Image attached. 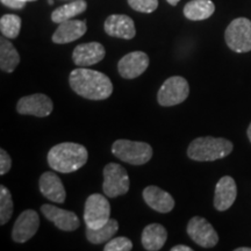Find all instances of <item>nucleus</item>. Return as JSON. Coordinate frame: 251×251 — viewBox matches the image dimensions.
<instances>
[{"mask_svg":"<svg viewBox=\"0 0 251 251\" xmlns=\"http://www.w3.org/2000/svg\"><path fill=\"white\" fill-rule=\"evenodd\" d=\"M0 1H1L2 5L13 9H21L25 7V5H26V2L21 1V0H0Z\"/></svg>","mask_w":251,"mask_h":251,"instance_id":"30","label":"nucleus"},{"mask_svg":"<svg viewBox=\"0 0 251 251\" xmlns=\"http://www.w3.org/2000/svg\"><path fill=\"white\" fill-rule=\"evenodd\" d=\"M112 152L115 157L131 165H142L152 157L151 146L146 142L118 140L113 143Z\"/></svg>","mask_w":251,"mask_h":251,"instance_id":"4","label":"nucleus"},{"mask_svg":"<svg viewBox=\"0 0 251 251\" xmlns=\"http://www.w3.org/2000/svg\"><path fill=\"white\" fill-rule=\"evenodd\" d=\"M142 196L147 205L158 213H169L175 207V199L171 194L153 185L144 188Z\"/></svg>","mask_w":251,"mask_h":251,"instance_id":"19","label":"nucleus"},{"mask_svg":"<svg viewBox=\"0 0 251 251\" xmlns=\"http://www.w3.org/2000/svg\"><path fill=\"white\" fill-rule=\"evenodd\" d=\"M105 31L109 36L118 39L131 40L136 35L133 19L124 14H112L106 19L103 25Z\"/></svg>","mask_w":251,"mask_h":251,"instance_id":"15","label":"nucleus"},{"mask_svg":"<svg viewBox=\"0 0 251 251\" xmlns=\"http://www.w3.org/2000/svg\"><path fill=\"white\" fill-rule=\"evenodd\" d=\"M119 230V224L117 220L109 219V221L102 227L92 229L86 228V237L89 242L93 244H101L105 242H108L112 240V237L117 234Z\"/></svg>","mask_w":251,"mask_h":251,"instance_id":"24","label":"nucleus"},{"mask_svg":"<svg viewBox=\"0 0 251 251\" xmlns=\"http://www.w3.org/2000/svg\"><path fill=\"white\" fill-rule=\"evenodd\" d=\"M48 2L50 5H52V4H54V0H48Z\"/></svg>","mask_w":251,"mask_h":251,"instance_id":"36","label":"nucleus"},{"mask_svg":"<svg viewBox=\"0 0 251 251\" xmlns=\"http://www.w3.org/2000/svg\"><path fill=\"white\" fill-rule=\"evenodd\" d=\"M89 152L79 143L64 142L56 144L49 150L48 164L52 170L61 174H71L85 165Z\"/></svg>","mask_w":251,"mask_h":251,"instance_id":"2","label":"nucleus"},{"mask_svg":"<svg viewBox=\"0 0 251 251\" xmlns=\"http://www.w3.org/2000/svg\"><path fill=\"white\" fill-rule=\"evenodd\" d=\"M41 211L49 221H51L61 230L74 231L79 227V219L74 212L61 209L49 203L42 205Z\"/></svg>","mask_w":251,"mask_h":251,"instance_id":"14","label":"nucleus"},{"mask_svg":"<svg viewBox=\"0 0 251 251\" xmlns=\"http://www.w3.org/2000/svg\"><path fill=\"white\" fill-rule=\"evenodd\" d=\"M128 4L136 12L152 13L158 7V0H128Z\"/></svg>","mask_w":251,"mask_h":251,"instance_id":"28","label":"nucleus"},{"mask_svg":"<svg viewBox=\"0 0 251 251\" xmlns=\"http://www.w3.org/2000/svg\"><path fill=\"white\" fill-rule=\"evenodd\" d=\"M187 234L194 243L202 248H213L219 242V235L215 229L201 216H194L190 220Z\"/></svg>","mask_w":251,"mask_h":251,"instance_id":"9","label":"nucleus"},{"mask_svg":"<svg viewBox=\"0 0 251 251\" xmlns=\"http://www.w3.org/2000/svg\"><path fill=\"white\" fill-rule=\"evenodd\" d=\"M69 84L78 96L89 100H105L113 92L112 81L105 74L87 68L72 70Z\"/></svg>","mask_w":251,"mask_h":251,"instance_id":"1","label":"nucleus"},{"mask_svg":"<svg viewBox=\"0 0 251 251\" xmlns=\"http://www.w3.org/2000/svg\"><path fill=\"white\" fill-rule=\"evenodd\" d=\"M171 251H192V248L187 246H176L171 248Z\"/></svg>","mask_w":251,"mask_h":251,"instance_id":"31","label":"nucleus"},{"mask_svg":"<svg viewBox=\"0 0 251 251\" xmlns=\"http://www.w3.org/2000/svg\"><path fill=\"white\" fill-rule=\"evenodd\" d=\"M12 159L4 149L0 150V175L4 176L11 170Z\"/></svg>","mask_w":251,"mask_h":251,"instance_id":"29","label":"nucleus"},{"mask_svg":"<svg viewBox=\"0 0 251 251\" xmlns=\"http://www.w3.org/2000/svg\"><path fill=\"white\" fill-rule=\"evenodd\" d=\"M111 205L105 197L99 193L91 194L85 202L84 220L89 228L97 229L105 226L109 221Z\"/></svg>","mask_w":251,"mask_h":251,"instance_id":"8","label":"nucleus"},{"mask_svg":"<svg viewBox=\"0 0 251 251\" xmlns=\"http://www.w3.org/2000/svg\"><path fill=\"white\" fill-rule=\"evenodd\" d=\"M233 151V143L221 137H198L187 148V156L197 162H213L227 157Z\"/></svg>","mask_w":251,"mask_h":251,"instance_id":"3","label":"nucleus"},{"mask_svg":"<svg viewBox=\"0 0 251 251\" xmlns=\"http://www.w3.org/2000/svg\"><path fill=\"white\" fill-rule=\"evenodd\" d=\"M235 251H251V248H237Z\"/></svg>","mask_w":251,"mask_h":251,"instance_id":"33","label":"nucleus"},{"mask_svg":"<svg viewBox=\"0 0 251 251\" xmlns=\"http://www.w3.org/2000/svg\"><path fill=\"white\" fill-rule=\"evenodd\" d=\"M102 191L108 198L124 196L129 191V177L124 166L108 163L103 169Z\"/></svg>","mask_w":251,"mask_h":251,"instance_id":"6","label":"nucleus"},{"mask_svg":"<svg viewBox=\"0 0 251 251\" xmlns=\"http://www.w3.org/2000/svg\"><path fill=\"white\" fill-rule=\"evenodd\" d=\"M237 197L236 183L230 176H225L218 181L214 193V207L224 212L233 206Z\"/></svg>","mask_w":251,"mask_h":251,"instance_id":"16","label":"nucleus"},{"mask_svg":"<svg viewBox=\"0 0 251 251\" xmlns=\"http://www.w3.org/2000/svg\"><path fill=\"white\" fill-rule=\"evenodd\" d=\"M190 94V85L183 77L174 76L168 78L157 93V100L161 106L170 107V106L179 105L187 99Z\"/></svg>","mask_w":251,"mask_h":251,"instance_id":"7","label":"nucleus"},{"mask_svg":"<svg viewBox=\"0 0 251 251\" xmlns=\"http://www.w3.org/2000/svg\"><path fill=\"white\" fill-rule=\"evenodd\" d=\"M87 26L85 20H68L59 24V26L52 35V42L57 45L74 42L80 39L86 33Z\"/></svg>","mask_w":251,"mask_h":251,"instance_id":"18","label":"nucleus"},{"mask_svg":"<svg viewBox=\"0 0 251 251\" xmlns=\"http://www.w3.org/2000/svg\"><path fill=\"white\" fill-rule=\"evenodd\" d=\"M247 134H248V139H249L250 142H251V124H250V126H249V128H248Z\"/></svg>","mask_w":251,"mask_h":251,"instance_id":"34","label":"nucleus"},{"mask_svg":"<svg viewBox=\"0 0 251 251\" xmlns=\"http://www.w3.org/2000/svg\"><path fill=\"white\" fill-rule=\"evenodd\" d=\"M149 67V57L143 51H133L125 55L118 63V71L125 79L141 76Z\"/></svg>","mask_w":251,"mask_h":251,"instance_id":"12","label":"nucleus"},{"mask_svg":"<svg viewBox=\"0 0 251 251\" xmlns=\"http://www.w3.org/2000/svg\"><path fill=\"white\" fill-rule=\"evenodd\" d=\"M20 63V55L14 48V46L2 37L0 40V69L2 71L13 72Z\"/></svg>","mask_w":251,"mask_h":251,"instance_id":"22","label":"nucleus"},{"mask_svg":"<svg viewBox=\"0 0 251 251\" xmlns=\"http://www.w3.org/2000/svg\"><path fill=\"white\" fill-rule=\"evenodd\" d=\"M106 50L99 42H89L77 46L72 52V59L78 68H87L101 62Z\"/></svg>","mask_w":251,"mask_h":251,"instance_id":"13","label":"nucleus"},{"mask_svg":"<svg viewBox=\"0 0 251 251\" xmlns=\"http://www.w3.org/2000/svg\"><path fill=\"white\" fill-rule=\"evenodd\" d=\"M166 238V229L159 224H151L143 229L142 246L148 251H158L165 244Z\"/></svg>","mask_w":251,"mask_h":251,"instance_id":"20","label":"nucleus"},{"mask_svg":"<svg viewBox=\"0 0 251 251\" xmlns=\"http://www.w3.org/2000/svg\"><path fill=\"white\" fill-rule=\"evenodd\" d=\"M21 29V18L15 14H5L0 19V30L7 39L18 37Z\"/></svg>","mask_w":251,"mask_h":251,"instance_id":"25","label":"nucleus"},{"mask_svg":"<svg viewBox=\"0 0 251 251\" xmlns=\"http://www.w3.org/2000/svg\"><path fill=\"white\" fill-rule=\"evenodd\" d=\"M52 109H54V103L51 99L42 93L24 97L17 103V111L23 115L46 118L51 114Z\"/></svg>","mask_w":251,"mask_h":251,"instance_id":"10","label":"nucleus"},{"mask_svg":"<svg viewBox=\"0 0 251 251\" xmlns=\"http://www.w3.org/2000/svg\"><path fill=\"white\" fill-rule=\"evenodd\" d=\"M40 191L43 197L48 200L63 203L67 198L64 185H63L61 178L55 172H45L40 178Z\"/></svg>","mask_w":251,"mask_h":251,"instance_id":"17","label":"nucleus"},{"mask_svg":"<svg viewBox=\"0 0 251 251\" xmlns=\"http://www.w3.org/2000/svg\"><path fill=\"white\" fill-rule=\"evenodd\" d=\"M166 1H168V2H169V4H170V5H172V6H176V5H177V4H178V2H179V1H180V0H166Z\"/></svg>","mask_w":251,"mask_h":251,"instance_id":"32","label":"nucleus"},{"mask_svg":"<svg viewBox=\"0 0 251 251\" xmlns=\"http://www.w3.org/2000/svg\"><path fill=\"white\" fill-rule=\"evenodd\" d=\"M21 1H24V2H28V1H35V0H21Z\"/></svg>","mask_w":251,"mask_h":251,"instance_id":"35","label":"nucleus"},{"mask_svg":"<svg viewBox=\"0 0 251 251\" xmlns=\"http://www.w3.org/2000/svg\"><path fill=\"white\" fill-rule=\"evenodd\" d=\"M131 249H133V242L125 236L112 238L103 248L105 251H129Z\"/></svg>","mask_w":251,"mask_h":251,"instance_id":"27","label":"nucleus"},{"mask_svg":"<svg viewBox=\"0 0 251 251\" xmlns=\"http://www.w3.org/2000/svg\"><path fill=\"white\" fill-rule=\"evenodd\" d=\"M13 211L14 206L12 194L7 187L1 185L0 186V224H1V226L7 224L9 219L12 218Z\"/></svg>","mask_w":251,"mask_h":251,"instance_id":"26","label":"nucleus"},{"mask_svg":"<svg viewBox=\"0 0 251 251\" xmlns=\"http://www.w3.org/2000/svg\"><path fill=\"white\" fill-rule=\"evenodd\" d=\"M214 12L215 5L212 0H191L184 7V15L192 21L206 20Z\"/></svg>","mask_w":251,"mask_h":251,"instance_id":"21","label":"nucleus"},{"mask_svg":"<svg viewBox=\"0 0 251 251\" xmlns=\"http://www.w3.org/2000/svg\"><path fill=\"white\" fill-rule=\"evenodd\" d=\"M225 40L235 52L251 51V21L247 18L235 19L226 29Z\"/></svg>","mask_w":251,"mask_h":251,"instance_id":"5","label":"nucleus"},{"mask_svg":"<svg viewBox=\"0 0 251 251\" xmlns=\"http://www.w3.org/2000/svg\"><path fill=\"white\" fill-rule=\"evenodd\" d=\"M86 8L87 4L85 0H75V1L56 8L51 13V20L56 24L64 23V21L71 20L72 18L84 13Z\"/></svg>","mask_w":251,"mask_h":251,"instance_id":"23","label":"nucleus"},{"mask_svg":"<svg viewBox=\"0 0 251 251\" xmlns=\"http://www.w3.org/2000/svg\"><path fill=\"white\" fill-rule=\"evenodd\" d=\"M40 227V216L33 209H27L19 215L12 230V238L17 243H25L36 234Z\"/></svg>","mask_w":251,"mask_h":251,"instance_id":"11","label":"nucleus"}]
</instances>
